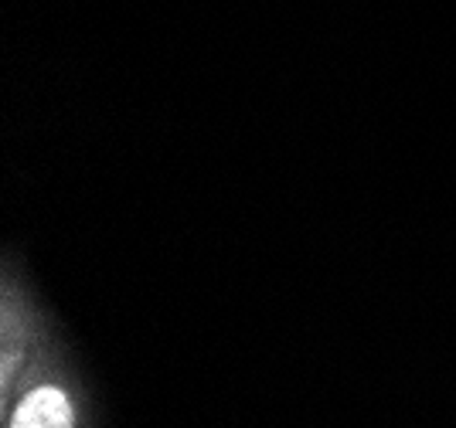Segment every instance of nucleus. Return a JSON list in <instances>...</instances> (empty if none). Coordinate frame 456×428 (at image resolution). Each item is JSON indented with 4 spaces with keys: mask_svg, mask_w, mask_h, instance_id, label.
<instances>
[{
    "mask_svg": "<svg viewBox=\"0 0 456 428\" xmlns=\"http://www.w3.org/2000/svg\"><path fill=\"white\" fill-rule=\"evenodd\" d=\"M0 428H99L93 388L61 327L18 384L0 394Z\"/></svg>",
    "mask_w": 456,
    "mask_h": 428,
    "instance_id": "nucleus-1",
    "label": "nucleus"
},
{
    "mask_svg": "<svg viewBox=\"0 0 456 428\" xmlns=\"http://www.w3.org/2000/svg\"><path fill=\"white\" fill-rule=\"evenodd\" d=\"M55 330V317L45 306L24 259L7 248L0 259V394L18 384Z\"/></svg>",
    "mask_w": 456,
    "mask_h": 428,
    "instance_id": "nucleus-2",
    "label": "nucleus"
}]
</instances>
